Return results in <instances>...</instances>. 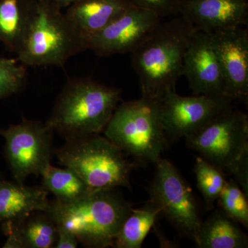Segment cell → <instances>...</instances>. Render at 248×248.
<instances>
[{
    "instance_id": "cell-20",
    "label": "cell",
    "mask_w": 248,
    "mask_h": 248,
    "mask_svg": "<svg viewBox=\"0 0 248 248\" xmlns=\"http://www.w3.org/2000/svg\"><path fill=\"white\" fill-rule=\"evenodd\" d=\"M43 186L55 197V202L71 203L92 192L90 187L73 170L58 169L48 164L41 172Z\"/></svg>"
},
{
    "instance_id": "cell-23",
    "label": "cell",
    "mask_w": 248,
    "mask_h": 248,
    "mask_svg": "<svg viewBox=\"0 0 248 248\" xmlns=\"http://www.w3.org/2000/svg\"><path fill=\"white\" fill-rule=\"evenodd\" d=\"M247 196L233 179L227 181L218 201L222 211L245 228H248Z\"/></svg>"
},
{
    "instance_id": "cell-27",
    "label": "cell",
    "mask_w": 248,
    "mask_h": 248,
    "mask_svg": "<svg viewBox=\"0 0 248 248\" xmlns=\"http://www.w3.org/2000/svg\"><path fill=\"white\" fill-rule=\"evenodd\" d=\"M48 4L53 5L59 9H66L79 0H43Z\"/></svg>"
},
{
    "instance_id": "cell-3",
    "label": "cell",
    "mask_w": 248,
    "mask_h": 248,
    "mask_svg": "<svg viewBox=\"0 0 248 248\" xmlns=\"http://www.w3.org/2000/svg\"><path fill=\"white\" fill-rule=\"evenodd\" d=\"M115 190H94L71 203L50 201L46 212L85 247H114L122 223L133 209Z\"/></svg>"
},
{
    "instance_id": "cell-24",
    "label": "cell",
    "mask_w": 248,
    "mask_h": 248,
    "mask_svg": "<svg viewBox=\"0 0 248 248\" xmlns=\"http://www.w3.org/2000/svg\"><path fill=\"white\" fill-rule=\"evenodd\" d=\"M27 66L17 59L0 58V99L17 93L27 79Z\"/></svg>"
},
{
    "instance_id": "cell-15",
    "label": "cell",
    "mask_w": 248,
    "mask_h": 248,
    "mask_svg": "<svg viewBox=\"0 0 248 248\" xmlns=\"http://www.w3.org/2000/svg\"><path fill=\"white\" fill-rule=\"evenodd\" d=\"M50 203L44 186L0 182V223H19L33 212H46Z\"/></svg>"
},
{
    "instance_id": "cell-5",
    "label": "cell",
    "mask_w": 248,
    "mask_h": 248,
    "mask_svg": "<svg viewBox=\"0 0 248 248\" xmlns=\"http://www.w3.org/2000/svg\"><path fill=\"white\" fill-rule=\"evenodd\" d=\"M56 155L60 164L73 170L93 190L130 188V176L135 165L104 135L94 134L66 140Z\"/></svg>"
},
{
    "instance_id": "cell-6",
    "label": "cell",
    "mask_w": 248,
    "mask_h": 248,
    "mask_svg": "<svg viewBox=\"0 0 248 248\" xmlns=\"http://www.w3.org/2000/svg\"><path fill=\"white\" fill-rule=\"evenodd\" d=\"M86 50V41L62 10L43 0L38 6L17 60L26 66H64Z\"/></svg>"
},
{
    "instance_id": "cell-16",
    "label": "cell",
    "mask_w": 248,
    "mask_h": 248,
    "mask_svg": "<svg viewBox=\"0 0 248 248\" xmlns=\"http://www.w3.org/2000/svg\"><path fill=\"white\" fill-rule=\"evenodd\" d=\"M133 6L130 0H79L65 14L86 41Z\"/></svg>"
},
{
    "instance_id": "cell-10",
    "label": "cell",
    "mask_w": 248,
    "mask_h": 248,
    "mask_svg": "<svg viewBox=\"0 0 248 248\" xmlns=\"http://www.w3.org/2000/svg\"><path fill=\"white\" fill-rule=\"evenodd\" d=\"M161 120L166 135L186 138L223 111L232 107L233 99L226 96L184 97L175 90L166 91L159 99Z\"/></svg>"
},
{
    "instance_id": "cell-17",
    "label": "cell",
    "mask_w": 248,
    "mask_h": 248,
    "mask_svg": "<svg viewBox=\"0 0 248 248\" xmlns=\"http://www.w3.org/2000/svg\"><path fill=\"white\" fill-rule=\"evenodd\" d=\"M38 0H0V42L17 55L35 17Z\"/></svg>"
},
{
    "instance_id": "cell-4",
    "label": "cell",
    "mask_w": 248,
    "mask_h": 248,
    "mask_svg": "<svg viewBox=\"0 0 248 248\" xmlns=\"http://www.w3.org/2000/svg\"><path fill=\"white\" fill-rule=\"evenodd\" d=\"M125 154L156 164L166 146L159 99L141 96L121 103L103 131Z\"/></svg>"
},
{
    "instance_id": "cell-26",
    "label": "cell",
    "mask_w": 248,
    "mask_h": 248,
    "mask_svg": "<svg viewBox=\"0 0 248 248\" xmlns=\"http://www.w3.org/2000/svg\"><path fill=\"white\" fill-rule=\"evenodd\" d=\"M57 225V239L55 248H76L78 247L79 240L72 232L68 231L61 225Z\"/></svg>"
},
{
    "instance_id": "cell-18",
    "label": "cell",
    "mask_w": 248,
    "mask_h": 248,
    "mask_svg": "<svg viewBox=\"0 0 248 248\" xmlns=\"http://www.w3.org/2000/svg\"><path fill=\"white\" fill-rule=\"evenodd\" d=\"M195 243L200 248H247L248 237L236 222L217 210L202 222Z\"/></svg>"
},
{
    "instance_id": "cell-25",
    "label": "cell",
    "mask_w": 248,
    "mask_h": 248,
    "mask_svg": "<svg viewBox=\"0 0 248 248\" xmlns=\"http://www.w3.org/2000/svg\"><path fill=\"white\" fill-rule=\"evenodd\" d=\"M134 6L153 11L160 17L180 16L181 0H130Z\"/></svg>"
},
{
    "instance_id": "cell-11",
    "label": "cell",
    "mask_w": 248,
    "mask_h": 248,
    "mask_svg": "<svg viewBox=\"0 0 248 248\" xmlns=\"http://www.w3.org/2000/svg\"><path fill=\"white\" fill-rule=\"evenodd\" d=\"M161 22L153 11L134 6L86 39V50L99 57L130 53Z\"/></svg>"
},
{
    "instance_id": "cell-13",
    "label": "cell",
    "mask_w": 248,
    "mask_h": 248,
    "mask_svg": "<svg viewBox=\"0 0 248 248\" xmlns=\"http://www.w3.org/2000/svg\"><path fill=\"white\" fill-rule=\"evenodd\" d=\"M225 81L226 97H248V31L234 28L211 32Z\"/></svg>"
},
{
    "instance_id": "cell-19",
    "label": "cell",
    "mask_w": 248,
    "mask_h": 248,
    "mask_svg": "<svg viewBox=\"0 0 248 248\" xmlns=\"http://www.w3.org/2000/svg\"><path fill=\"white\" fill-rule=\"evenodd\" d=\"M3 224L14 231L21 248H53L58 239L56 223L47 212H33L19 223Z\"/></svg>"
},
{
    "instance_id": "cell-21",
    "label": "cell",
    "mask_w": 248,
    "mask_h": 248,
    "mask_svg": "<svg viewBox=\"0 0 248 248\" xmlns=\"http://www.w3.org/2000/svg\"><path fill=\"white\" fill-rule=\"evenodd\" d=\"M159 215V208L151 201L141 208L133 209L121 226L116 236L114 247L141 248L143 241Z\"/></svg>"
},
{
    "instance_id": "cell-2",
    "label": "cell",
    "mask_w": 248,
    "mask_h": 248,
    "mask_svg": "<svg viewBox=\"0 0 248 248\" xmlns=\"http://www.w3.org/2000/svg\"><path fill=\"white\" fill-rule=\"evenodd\" d=\"M122 91L89 78H71L63 86L46 123L66 140L103 133Z\"/></svg>"
},
{
    "instance_id": "cell-12",
    "label": "cell",
    "mask_w": 248,
    "mask_h": 248,
    "mask_svg": "<svg viewBox=\"0 0 248 248\" xmlns=\"http://www.w3.org/2000/svg\"><path fill=\"white\" fill-rule=\"evenodd\" d=\"M183 76L195 95L226 97L224 78L210 32L195 31L184 55Z\"/></svg>"
},
{
    "instance_id": "cell-7",
    "label": "cell",
    "mask_w": 248,
    "mask_h": 248,
    "mask_svg": "<svg viewBox=\"0 0 248 248\" xmlns=\"http://www.w3.org/2000/svg\"><path fill=\"white\" fill-rule=\"evenodd\" d=\"M190 149L232 175L240 161L248 155V117L233 107L223 111L185 138Z\"/></svg>"
},
{
    "instance_id": "cell-8",
    "label": "cell",
    "mask_w": 248,
    "mask_h": 248,
    "mask_svg": "<svg viewBox=\"0 0 248 248\" xmlns=\"http://www.w3.org/2000/svg\"><path fill=\"white\" fill-rule=\"evenodd\" d=\"M156 164L150 201L159 208L160 215L195 241L202 221L192 189L169 160L161 158Z\"/></svg>"
},
{
    "instance_id": "cell-22",
    "label": "cell",
    "mask_w": 248,
    "mask_h": 248,
    "mask_svg": "<svg viewBox=\"0 0 248 248\" xmlns=\"http://www.w3.org/2000/svg\"><path fill=\"white\" fill-rule=\"evenodd\" d=\"M195 173L197 186L207 208L211 210L226 186L225 173L202 156L196 159Z\"/></svg>"
},
{
    "instance_id": "cell-9",
    "label": "cell",
    "mask_w": 248,
    "mask_h": 248,
    "mask_svg": "<svg viewBox=\"0 0 248 248\" xmlns=\"http://www.w3.org/2000/svg\"><path fill=\"white\" fill-rule=\"evenodd\" d=\"M53 133L46 123L26 118L8 128L0 129V135L6 141V157L16 182L24 184L31 174L40 175L50 164Z\"/></svg>"
},
{
    "instance_id": "cell-1",
    "label": "cell",
    "mask_w": 248,
    "mask_h": 248,
    "mask_svg": "<svg viewBox=\"0 0 248 248\" xmlns=\"http://www.w3.org/2000/svg\"><path fill=\"white\" fill-rule=\"evenodd\" d=\"M197 29L182 16L161 22L130 53L142 96L160 99L175 90L186 50Z\"/></svg>"
},
{
    "instance_id": "cell-14",
    "label": "cell",
    "mask_w": 248,
    "mask_h": 248,
    "mask_svg": "<svg viewBox=\"0 0 248 248\" xmlns=\"http://www.w3.org/2000/svg\"><path fill=\"white\" fill-rule=\"evenodd\" d=\"M180 16L197 30L210 33L246 27L248 0H181Z\"/></svg>"
}]
</instances>
